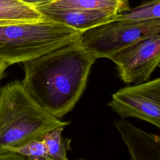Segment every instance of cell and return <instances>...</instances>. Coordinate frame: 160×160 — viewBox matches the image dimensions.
Returning a JSON list of instances; mask_svg holds the SVG:
<instances>
[{
    "instance_id": "6da1fadb",
    "label": "cell",
    "mask_w": 160,
    "mask_h": 160,
    "mask_svg": "<svg viewBox=\"0 0 160 160\" xmlns=\"http://www.w3.org/2000/svg\"><path fill=\"white\" fill-rule=\"evenodd\" d=\"M96 59L76 41L22 62L21 82L43 109L60 119L81 98Z\"/></svg>"
},
{
    "instance_id": "7a4b0ae2",
    "label": "cell",
    "mask_w": 160,
    "mask_h": 160,
    "mask_svg": "<svg viewBox=\"0 0 160 160\" xmlns=\"http://www.w3.org/2000/svg\"><path fill=\"white\" fill-rule=\"evenodd\" d=\"M69 121H62L43 109L19 80L0 88V160H14L9 150Z\"/></svg>"
},
{
    "instance_id": "3957f363",
    "label": "cell",
    "mask_w": 160,
    "mask_h": 160,
    "mask_svg": "<svg viewBox=\"0 0 160 160\" xmlns=\"http://www.w3.org/2000/svg\"><path fill=\"white\" fill-rule=\"evenodd\" d=\"M81 32L48 19L0 26V59L29 61L77 41Z\"/></svg>"
},
{
    "instance_id": "277c9868",
    "label": "cell",
    "mask_w": 160,
    "mask_h": 160,
    "mask_svg": "<svg viewBox=\"0 0 160 160\" xmlns=\"http://www.w3.org/2000/svg\"><path fill=\"white\" fill-rule=\"evenodd\" d=\"M159 34L160 19L138 22L114 20L81 32L77 42L96 59H109L132 44Z\"/></svg>"
},
{
    "instance_id": "5b68a950",
    "label": "cell",
    "mask_w": 160,
    "mask_h": 160,
    "mask_svg": "<svg viewBox=\"0 0 160 160\" xmlns=\"http://www.w3.org/2000/svg\"><path fill=\"white\" fill-rule=\"evenodd\" d=\"M122 119L135 118L160 128V78L119 89L108 103Z\"/></svg>"
},
{
    "instance_id": "8992f818",
    "label": "cell",
    "mask_w": 160,
    "mask_h": 160,
    "mask_svg": "<svg viewBox=\"0 0 160 160\" xmlns=\"http://www.w3.org/2000/svg\"><path fill=\"white\" fill-rule=\"evenodd\" d=\"M109 59L116 64L119 78L126 84H138L148 81L159 66L160 34L137 41Z\"/></svg>"
},
{
    "instance_id": "52a82bcc",
    "label": "cell",
    "mask_w": 160,
    "mask_h": 160,
    "mask_svg": "<svg viewBox=\"0 0 160 160\" xmlns=\"http://www.w3.org/2000/svg\"><path fill=\"white\" fill-rule=\"evenodd\" d=\"M115 126L127 146L132 160H160V137L145 131L124 119Z\"/></svg>"
},
{
    "instance_id": "ba28073f",
    "label": "cell",
    "mask_w": 160,
    "mask_h": 160,
    "mask_svg": "<svg viewBox=\"0 0 160 160\" xmlns=\"http://www.w3.org/2000/svg\"><path fill=\"white\" fill-rule=\"evenodd\" d=\"M35 9L46 19L72 28L81 32L116 20L118 18V13L99 10Z\"/></svg>"
},
{
    "instance_id": "9c48e42d",
    "label": "cell",
    "mask_w": 160,
    "mask_h": 160,
    "mask_svg": "<svg viewBox=\"0 0 160 160\" xmlns=\"http://www.w3.org/2000/svg\"><path fill=\"white\" fill-rule=\"evenodd\" d=\"M35 8L99 10L116 14L130 9L128 0H53L47 4Z\"/></svg>"
},
{
    "instance_id": "30bf717a",
    "label": "cell",
    "mask_w": 160,
    "mask_h": 160,
    "mask_svg": "<svg viewBox=\"0 0 160 160\" xmlns=\"http://www.w3.org/2000/svg\"><path fill=\"white\" fill-rule=\"evenodd\" d=\"M44 18L34 8L19 0H0V26L34 22Z\"/></svg>"
},
{
    "instance_id": "8fae6325",
    "label": "cell",
    "mask_w": 160,
    "mask_h": 160,
    "mask_svg": "<svg viewBox=\"0 0 160 160\" xmlns=\"http://www.w3.org/2000/svg\"><path fill=\"white\" fill-rule=\"evenodd\" d=\"M64 127L56 128L39 138L48 157L52 160H67V151L71 149V139L62 136Z\"/></svg>"
},
{
    "instance_id": "7c38bea8",
    "label": "cell",
    "mask_w": 160,
    "mask_h": 160,
    "mask_svg": "<svg viewBox=\"0 0 160 160\" xmlns=\"http://www.w3.org/2000/svg\"><path fill=\"white\" fill-rule=\"evenodd\" d=\"M156 19H160L159 0L149 1L136 8L118 13L116 20L138 22Z\"/></svg>"
},
{
    "instance_id": "4fadbf2b",
    "label": "cell",
    "mask_w": 160,
    "mask_h": 160,
    "mask_svg": "<svg viewBox=\"0 0 160 160\" xmlns=\"http://www.w3.org/2000/svg\"><path fill=\"white\" fill-rule=\"evenodd\" d=\"M14 160H49L44 145L40 138L32 139L9 150Z\"/></svg>"
},
{
    "instance_id": "5bb4252c",
    "label": "cell",
    "mask_w": 160,
    "mask_h": 160,
    "mask_svg": "<svg viewBox=\"0 0 160 160\" xmlns=\"http://www.w3.org/2000/svg\"><path fill=\"white\" fill-rule=\"evenodd\" d=\"M19 1L28 6H29L31 7L35 8L39 6L47 4L52 2L53 0H19Z\"/></svg>"
},
{
    "instance_id": "9a60e30c",
    "label": "cell",
    "mask_w": 160,
    "mask_h": 160,
    "mask_svg": "<svg viewBox=\"0 0 160 160\" xmlns=\"http://www.w3.org/2000/svg\"><path fill=\"white\" fill-rule=\"evenodd\" d=\"M10 65L4 60H2L1 59H0V82L1 81V79L3 78L4 72L6 71V69Z\"/></svg>"
},
{
    "instance_id": "2e32d148",
    "label": "cell",
    "mask_w": 160,
    "mask_h": 160,
    "mask_svg": "<svg viewBox=\"0 0 160 160\" xmlns=\"http://www.w3.org/2000/svg\"><path fill=\"white\" fill-rule=\"evenodd\" d=\"M49 160H52V159H49ZM67 160H68V159H67ZM78 160H86V159H78Z\"/></svg>"
}]
</instances>
